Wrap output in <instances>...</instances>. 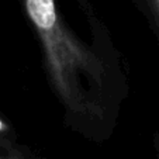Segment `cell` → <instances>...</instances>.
Segmentation results:
<instances>
[{"mask_svg": "<svg viewBox=\"0 0 159 159\" xmlns=\"http://www.w3.org/2000/svg\"><path fill=\"white\" fill-rule=\"evenodd\" d=\"M6 129H7V125H6V124H4V123H3V121H2V120H0V132L6 131Z\"/></svg>", "mask_w": 159, "mask_h": 159, "instance_id": "3957f363", "label": "cell"}, {"mask_svg": "<svg viewBox=\"0 0 159 159\" xmlns=\"http://www.w3.org/2000/svg\"><path fill=\"white\" fill-rule=\"evenodd\" d=\"M151 4H152L153 13H155V17H156L158 24H159V0H151Z\"/></svg>", "mask_w": 159, "mask_h": 159, "instance_id": "7a4b0ae2", "label": "cell"}, {"mask_svg": "<svg viewBox=\"0 0 159 159\" xmlns=\"http://www.w3.org/2000/svg\"><path fill=\"white\" fill-rule=\"evenodd\" d=\"M21 2L41 41L48 75L66 110L87 117L103 116V62L63 24L55 0Z\"/></svg>", "mask_w": 159, "mask_h": 159, "instance_id": "6da1fadb", "label": "cell"}]
</instances>
